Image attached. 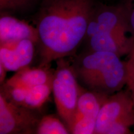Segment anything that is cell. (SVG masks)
<instances>
[{
	"mask_svg": "<svg viewBox=\"0 0 134 134\" xmlns=\"http://www.w3.org/2000/svg\"><path fill=\"white\" fill-rule=\"evenodd\" d=\"M94 0H41L35 18L40 67L73 56L85 41Z\"/></svg>",
	"mask_w": 134,
	"mask_h": 134,
	"instance_id": "6da1fadb",
	"label": "cell"
},
{
	"mask_svg": "<svg viewBox=\"0 0 134 134\" xmlns=\"http://www.w3.org/2000/svg\"><path fill=\"white\" fill-rule=\"evenodd\" d=\"M120 58L108 52L88 50L77 57L71 66L86 90L110 95L127 85L126 65Z\"/></svg>",
	"mask_w": 134,
	"mask_h": 134,
	"instance_id": "7a4b0ae2",
	"label": "cell"
},
{
	"mask_svg": "<svg viewBox=\"0 0 134 134\" xmlns=\"http://www.w3.org/2000/svg\"><path fill=\"white\" fill-rule=\"evenodd\" d=\"M132 126H134V104L129 90L109 95L98 114L94 133H130Z\"/></svg>",
	"mask_w": 134,
	"mask_h": 134,
	"instance_id": "3957f363",
	"label": "cell"
},
{
	"mask_svg": "<svg viewBox=\"0 0 134 134\" xmlns=\"http://www.w3.org/2000/svg\"><path fill=\"white\" fill-rule=\"evenodd\" d=\"M56 61L52 93L58 114L70 130L83 88L79 85L72 66L65 58Z\"/></svg>",
	"mask_w": 134,
	"mask_h": 134,
	"instance_id": "277c9868",
	"label": "cell"
},
{
	"mask_svg": "<svg viewBox=\"0 0 134 134\" xmlns=\"http://www.w3.org/2000/svg\"><path fill=\"white\" fill-rule=\"evenodd\" d=\"M37 110L15 104L0 94V134H32L41 117Z\"/></svg>",
	"mask_w": 134,
	"mask_h": 134,
	"instance_id": "5b68a950",
	"label": "cell"
},
{
	"mask_svg": "<svg viewBox=\"0 0 134 134\" xmlns=\"http://www.w3.org/2000/svg\"><path fill=\"white\" fill-rule=\"evenodd\" d=\"M109 96L105 93L82 89L70 133H94L98 114Z\"/></svg>",
	"mask_w": 134,
	"mask_h": 134,
	"instance_id": "8992f818",
	"label": "cell"
},
{
	"mask_svg": "<svg viewBox=\"0 0 134 134\" xmlns=\"http://www.w3.org/2000/svg\"><path fill=\"white\" fill-rule=\"evenodd\" d=\"M119 31L132 32L120 4L96 3L89 21L85 41L96 34Z\"/></svg>",
	"mask_w": 134,
	"mask_h": 134,
	"instance_id": "52a82bcc",
	"label": "cell"
},
{
	"mask_svg": "<svg viewBox=\"0 0 134 134\" xmlns=\"http://www.w3.org/2000/svg\"><path fill=\"white\" fill-rule=\"evenodd\" d=\"M36 44L29 39L0 45V64L8 71L16 72L29 66L34 57Z\"/></svg>",
	"mask_w": 134,
	"mask_h": 134,
	"instance_id": "ba28073f",
	"label": "cell"
},
{
	"mask_svg": "<svg viewBox=\"0 0 134 134\" xmlns=\"http://www.w3.org/2000/svg\"><path fill=\"white\" fill-rule=\"evenodd\" d=\"M90 51L114 53L121 57L128 55L134 43V34L129 31L98 33L87 41Z\"/></svg>",
	"mask_w": 134,
	"mask_h": 134,
	"instance_id": "9c48e42d",
	"label": "cell"
},
{
	"mask_svg": "<svg viewBox=\"0 0 134 134\" xmlns=\"http://www.w3.org/2000/svg\"><path fill=\"white\" fill-rule=\"evenodd\" d=\"M29 39L37 44L38 32L36 26L13 16L1 13L0 17V45L10 42Z\"/></svg>",
	"mask_w": 134,
	"mask_h": 134,
	"instance_id": "30bf717a",
	"label": "cell"
},
{
	"mask_svg": "<svg viewBox=\"0 0 134 134\" xmlns=\"http://www.w3.org/2000/svg\"><path fill=\"white\" fill-rule=\"evenodd\" d=\"M50 67H25L16 71L3 84L29 88L38 85L52 83L55 69H51Z\"/></svg>",
	"mask_w": 134,
	"mask_h": 134,
	"instance_id": "8fae6325",
	"label": "cell"
},
{
	"mask_svg": "<svg viewBox=\"0 0 134 134\" xmlns=\"http://www.w3.org/2000/svg\"><path fill=\"white\" fill-rule=\"evenodd\" d=\"M52 92V83L29 88L23 106L38 110L43 106Z\"/></svg>",
	"mask_w": 134,
	"mask_h": 134,
	"instance_id": "7c38bea8",
	"label": "cell"
},
{
	"mask_svg": "<svg viewBox=\"0 0 134 134\" xmlns=\"http://www.w3.org/2000/svg\"><path fill=\"white\" fill-rule=\"evenodd\" d=\"M37 134H68L70 130L64 122L54 114L43 115L37 127Z\"/></svg>",
	"mask_w": 134,
	"mask_h": 134,
	"instance_id": "4fadbf2b",
	"label": "cell"
},
{
	"mask_svg": "<svg viewBox=\"0 0 134 134\" xmlns=\"http://www.w3.org/2000/svg\"><path fill=\"white\" fill-rule=\"evenodd\" d=\"M41 0H0V11L8 14H24L31 11Z\"/></svg>",
	"mask_w": 134,
	"mask_h": 134,
	"instance_id": "5bb4252c",
	"label": "cell"
},
{
	"mask_svg": "<svg viewBox=\"0 0 134 134\" xmlns=\"http://www.w3.org/2000/svg\"><path fill=\"white\" fill-rule=\"evenodd\" d=\"M119 4L124 11L130 29L134 34V0H121Z\"/></svg>",
	"mask_w": 134,
	"mask_h": 134,
	"instance_id": "9a60e30c",
	"label": "cell"
},
{
	"mask_svg": "<svg viewBox=\"0 0 134 134\" xmlns=\"http://www.w3.org/2000/svg\"><path fill=\"white\" fill-rule=\"evenodd\" d=\"M127 57V61L125 62L127 72V81H134V43Z\"/></svg>",
	"mask_w": 134,
	"mask_h": 134,
	"instance_id": "2e32d148",
	"label": "cell"
},
{
	"mask_svg": "<svg viewBox=\"0 0 134 134\" xmlns=\"http://www.w3.org/2000/svg\"><path fill=\"white\" fill-rule=\"evenodd\" d=\"M7 72L8 71L5 69L4 66L0 64V82H1V85L4 83L5 81V78H6Z\"/></svg>",
	"mask_w": 134,
	"mask_h": 134,
	"instance_id": "e0dca14e",
	"label": "cell"
},
{
	"mask_svg": "<svg viewBox=\"0 0 134 134\" xmlns=\"http://www.w3.org/2000/svg\"><path fill=\"white\" fill-rule=\"evenodd\" d=\"M127 86L128 87L129 91H130L131 94L132 99L133 100L134 104V81H128L127 83Z\"/></svg>",
	"mask_w": 134,
	"mask_h": 134,
	"instance_id": "ac0fdd59",
	"label": "cell"
},
{
	"mask_svg": "<svg viewBox=\"0 0 134 134\" xmlns=\"http://www.w3.org/2000/svg\"><path fill=\"white\" fill-rule=\"evenodd\" d=\"M104 1H108V0H104Z\"/></svg>",
	"mask_w": 134,
	"mask_h": 134,
	"instance_id": "d6986e66",
	"label": "cell"
}]
</instances>
